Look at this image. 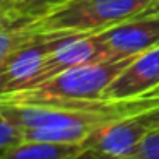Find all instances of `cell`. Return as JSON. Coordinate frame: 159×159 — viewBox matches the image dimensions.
I'll list each match as a JSON object with an SVG mask.
<instances>
[{
	"mask_svg": "<svg viewBox=\"0 0 159 159\" xmlns=\"http://www.w3.org/2000/svg\"><path fill=\"white\" fill-rule=\"evenodd\" d=\"M152 0H74L43 17L24 22L31 36L65 38L96 34L139 16Z\"/></svg>",
	"mask_w": 159,
	"mask_h": 159,
	"instance_id": "cell-1",
	"label": "cell"
},
{
	"mask_svg": "<svg viewBox=\"0 0 159 159\" xmlns=\"http://www.w3.org/2000/svg\"><path fill=\"white\" fill-rule=\"evenodd\" d=\"M137 57L104 58L74 67L38 87L5 94V96H2L0 103L41 104L69 103V101H99V98L108 89V86Z\"/></svg>",
	"mask_w": 159,
	"mask_h": 159,
	"instance_id": "cell-2",
	"label": "cell"
},
{
	"mask_svg": "<svg viewBox=\"0 0 159 159\" xmlns=\"http://www.w3.org/2000/svg\"><path fill=\"white\" fill-rule=\"evenodd\" d=\"M108 58L137 57L159 46V16H135L96 33Z\"/></svg>",
	"mask_w": 159,
	"mask_h": 159,
	"instance_id": "cell-3",
	"label": "cell"
},
{
	"mask_svg": "<svg viewBox=\"0 0 159 159\" xmlns=\"http://www.w3.org/2000/svg\"><path fill=\"white\" fill-rule=\"evenodd\" d=\"M149 130L140 113L130 115L96 127L82 142V147L94 151L103 159H127Z\"/></svg>",
	"mask_w": 159,
	"mask_h": 159,
	"instance_id": "cell-4",
	"label": "cell"
},
{
	"mask_svg": "<svg viewBox=\"0 0 159 159\" xmlns=\"http://www.w3.org/2000/svg\"><path fill=\"white\" fill-rule=\"evenodd\" d=\"M104 58H108V57L104 55L96 34L65 36V38L60 39V43L55 46V50L48 53L38 75L31 80L28 89L41 86V84L55 79L60 74L74 69V67L98 62V60H104Z\"/></svg>",
	"mask_w": 159,
	"mask_h": 159,
	"instance_id": "cell-5",
	"label": "cell"
},
{
	"mask_svg": "<svg viewBox=\"0 0 159 159\" xmlns=\"http://www.w3.org/2000/svg\"><path fill=\"white\" fill-rule=\"evenodd\" d=\"M159 91V46L134 58L108 86L99 101H128Z\"/></svg>",
	"mask_w": 159,
	"mask_h": 159,
	"instance_id": "cell-6",
	"label": "cell"
},
{
	"mask_svg": "<svg viewBox=\"0 0 159 159\" xmlns=\"http://www.w3.org/2000/svg\"><path fill=\"white\" fill-rule=\"evenodd\" d=\"M62 38H48V36H33L21 48H17L7 62L2 65L5 79V94L19 93L28 89L31 80L38 75L45 58L50 52L55 50ZM4 94V96H5Z\"/></svg>",
	"mask_w": 159,
	"mask_h": 159,
	"instance_id": "cell-7",
	"label": "cell"
},
{
	"mask_svg": "<svg viewBox=\"0 0 159 159\" xmlns=\"http://www.w3.org/2000/svg\"><path fill=\"white\" fill-rule=\"evenodd\" d=\"M82 151L75 144H52V142L22 140L0 152V159H74Z\"/></svg>",
	"mask_w": 159,
	"mask_h": 159,
	"instance_id": "cell-8",
	"label": "cell"
},
{
	"mask_svg": "<svg viewBox=\"0 0 159 159\" xmlns=\"http://www.w3.org/2000/svg\"><path fill=\"white\" fill-rule=\"evenodd\" d=\"M33 36L22 28V22L4 16L0 19V67L7 62V58L21 48Z\"/></svg>",
	"mask_w": 159,
	"mask_h": 159,
	"instance_id": "cell-9",
	"label": "cell"
},
{
	"mask_svg": "<svg viewBox=\"0 0 159 159\" xmlns=\"http://www.w3.org/2000/svg\"><path fill=\"white\" fill-rule=\"evenodd\" d=\"M69 2H74V0H22L5 16H9V17L24 24V22L43 17L48 12L55 11V9L69 4Z\"/></svg>",
	"mask_w": 159,
	"mask_h": 159,
	"instance_id": "cell-10",
	"label": "cell"
},
{
	"mask_svg": "<svg viewBox=\"0 0 159 159\" xmlns=\"http://www.w3.org/2000/svg\"><path fill=\"white\" fill-rule=\"evenodd\" d=\"M127 159H159V128H151Z\"/></svg>",
	"mask_w": 159,
	"mask_h": 159,
	"instance_id": "cell-11",
	"label": "cell"
},
{
	"mask_svg": "<svg viewBox=\"0 0 159 159\" xmlns=\"http://www.w3.org/2000/svg\"><path fill=\"white\" fill-rule=\"evenodd\" d=\"M22 142V132L9 118L0 113V152Z\"/></svg>",
	"mask_w": 159,
	"mask_h": 159,
	"instance_id": "cell-12",
	"label": "cell"
},
{
	"mask_svg": "<svg viewBox=\"0 0 159 159\" xmlns=\"http://www.w3.org/2000/svg\"><path fill=\"white\" fill-rule=\"evenodd\" d=\"M140 118L149 128H159V106L151 108V110L140 113Z\"/></svg>",
	"mask_w": 159,
	"mask_h": 159,
	"instance_id": "cell-13",
	"label": "cell"
},
{
	"mask_svg": "<svg viewBox=\"0 0 159 159\" xmlns=\"http://www.w3.org/2000/svg\"><path fill=\"white\" fill-rule=\"evenodd\" d=\"M139 16H159V0H152Z\"/></svg>",
	"mask_w": 159,
	"mask_h": 159,
	"instance_id": "cell-14",
	"label": "cell"
},
{
	"mask_svg": "<svg viewBox=\"0 0 159 159\" xmlns=\"http://www.w3.org/2000/svg\"><path fill=\"white\" fill-rule=\"evenodd\" d=\"M19 2H22V0H0V12L7 14V12H11Z\"/></svg>",
	"mask_w": 159,
	"mask_h": 159,
	"instance_id": "cell-15",
	"label": "cell"
},
{
	"mask_svg": "<svg viewBox=\"0 0 159 159\" xmlns=\"http://www.w3.org/2000/svg\"><path fill=\"white\" fill-rule=\"evenodd\" d=\"M74 159H103V157H101L99 154H96L94 151H91V149H84L82 147V151H80Z\"/></svg>",
	"mask_w": 159,
	"mask_h": 159,
	"instance_id": "cell-16",
	"label": "cell"
},
{
	"mask_svg": "<svg viewBox=\"0 0 159 159\" xmlns=\"http://www.w3.org/2000/svg\"><path fill=\"white\" fill-rule=\"evenodd\" d=\"M4 94H5V79H4V70L0 67V99H2Z\"/></svg>",
	"mask_w": 159,
	"mask_h": 159,
	"instance_id": "cell-17",
	"label": "cell"
},
{
	"mask_svg": "<svg viewBox=\"0 0 159 159\" xmlns=\"http://www.w3.org/2000/svg\"><path fill=\"white\" fill-rule=\"evenodd\" d=\"M4 16H5V14H4V12H0V19H2V17H4Z\"/></svg>",
	"mask_w": 159,
	"mask_h": 159,
	"instance_id": "cell-18",
	"label": "cell"
}]
</instances>
